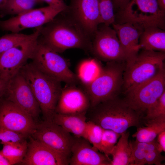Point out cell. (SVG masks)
<instances>
[{
  "label": "cell",
  "instance_id": "obj_1",
  "mask_svg": "<svg viewBox=\"0 0 165 165\" xmlns=\"http://www.w3.org/2000/svg\"><path fill=\"white\" fill-rule=\"evenodd\" d=\"M38 39L59 53L73 48L91 53V38L64 12L42 27Z\"/></svg>",
  "mask_w": 165,
  "mask_h": 165
},
{
  "label": "cell",
  "instance_id": "obj_29",
  "mask_svg": "<svg viewBox=\"0 0 165 165\" xmlns=\"http://www.w3.org/2000/svg\"><path fill=\"white\" fill-rule=\"evenodd\" d=\"M102 24L108 26L115 23V17L112 0H99Z\"/></svg>",
  "mask_w": 165,
  "mask_h": 165
},
{
  "label": "cell",
  "instance_id": "obj_33",
  "mask_svg": "<svg viewBox=\"0 0 165 165\" xmlns=\"http://www.w3.org/2000/svg\"><path fill=\"white\" fill-rule=\"evenodd\" d=\"M158 150L157 147L152 149L147 152L145 158L144 164L162 165V162L165 157Z\"/></svg>",
  "mask_w": 165,
  "mask_h": 165
},
{
  "label": "cell",
  "instance_id": "obj_23",
  "mask_svg": "<svg viewBox=\"0 0 165 165\" xmlns=\"http://www.w3.org/2000/svg\"><path fill=\"white\" fill-rule=\"evenodd\" d=\"M96 58L81 61L77 69V75L83 86L90 84L98 75L102 68Z\"/></svg>",
  "mask_w": 165,
  "mask_h": 165
},
{
  "label": "cell",
  "instance_id": "obj_39",
  "mask_svg": "<svg viewBox=\"0 0 165 165\" xmlns=\"http://www.w3.org/2000/svg\"><path fill=\"white\" fill-rule=\"evenodd\" d=\"M0 165H10L8 160L0 153Z\"/></svg>",
  "mask_w": 165,
  "mask_h": 165
},
{
  "label": "cell",
  "instance_id": "obj_7",
  "mask_svg": "<svg viewBox=\"0 0 165 165\" xmlns=\"http://www.w3.org/2000/svg\"><path fill=\"white\" fill-rule=\"evenodd\" d=\"M42 26L35 28L24 40L0 54V78L8 82L19 72L29 59H31Z\"/></svg>",
  "mask_w": 165,
  "mask_h": 165
},
{
  "label": "cell",
  "instance_id": "obj_16",
  "mask_svg": "<svg viewBox=\"0 0 165 165\" xmlns=\"http://www.w3.org/2000/svg\"><path fill=\"white\" fill-rule=\"evenodd\" d=\"M90 106L88 96L84 89L75 85L62 88L56 108V113L64 115L86 113Z\"/></svg>",
  "mask_w": 165,
  "mask_h": 165
},
{
  "label": "cell",
  "instance_id": "obj_3",
  "mask_svg": "<svg viewBox=\"0 0 165 165\" xmlns=\"http://www.w3.org/2000/svg\"><path fill=\"white\" fill-rule=\"evenodd\" d=\"M19 72L30 86L44 120L53 121L62 88L61 82L40 71L32 62L27 63Z\"/></svg>",
  "mask_w": 165,
  "mask_h": 165
},
{
  "label": "cell",
  "instance_id": "obj_28",
  "mask_svg": "<svg viewBox=\"0 0 165 165\" xmlns=\"http://www.w3.org/2000/svg\"><path fill=\"white\" fill-rule=\"evenodd\" d=\"M120 136V134L112 130L103 129L101 143V152L109 156Z\"/></svg>",
  "mask_w": 165,
  "mask_h": 165
},
{
  "label": "cell",
  "instance_id": "obj_36",
  "mask_svg": "<svg viewBox=\"0 0 165 165\" xmlns=\"http://www.w3.org/2000/svg\"><path fill=\"white\" fill-rule=\"evenodd\" d=\"M131 0H112L114 7L123 9L129 3Z\"/></svg>",
  "mask_w": 165,
  "mask_h": 165
},
{
  "label": "cell",
  "instance_id": "obj_12",
  "mask_svg": "<svg viewBox=\"0 0 165 165\" xmlns=\"http://www.w3.org/2000/svg\"><path fill=\"white\" fill-rule=\"evenodd\" d=\"M3 99L14 104L34 119L41 112L30 86L20 72L8 82Z\"/></svg>",
  "mask_w": 165,
  "mask_h": 165
},
{
  "label": "cell",
  "instance_id": "obj_9",
  "mask_svg": "<svg viewBox=\"0 0 165 165\" xmlns=\"http://www.w3.org/2000/svg\"><path fill=\"white\" fill-rule=\"evenodd\" d=\"M91 53L97 59L107 62H126L128 59L115 30L104 24L98 27L92 38Z\"/></svg>",
  "mask_w": 165,
  "mask_h": 165
},
{
  "label": "cell",
  "instance_id": "obj_4",
  "mask_svg": "<svg viewBox=\"0 0 165 165\" xmlns=\"http://www.w3.org/2000/svg\"><path fill=\"white\" fill-rule=\"evenodd\" d=\"M165 52L143 50L125 62L122 87L126 92L165 69Z\"/></svg>",
  "mask_w": 165,
  "mask_h": 165
},
{
  "label": "cell",
  "instance_id": "obj_2",
  "mask_svg": "<svg viewBox=\"0 0 165 165\" xmlns=\"http://www.w3.org/2000/svg\"><path fill=\"white\" fill-rule=\"evenodd\" d=\"M86 116L87 121L120 134L131 127L141 126L144 120L143 115L132 108L123 99L118 97L90 107Z\"/></svg>",
  "mask_w": 165,
  "mask_h": 165
},
{
  "label": "cell",
  "instance_id": "obj_21",
  "mask_svg": "<svg viewBox=\"0 0 165 165\" xmlns=\"http://www.w3.org/2000/svg\"><path fill=\"white\" fill-rule=\"evenodd\" d=\"M129 132L120 134L111 155L112 156L111 165H134L131 141H129Z\"/></svg>",
  "mask_w": 165,
  "mask_h": 165
},
{
  "label": "cell",
  "instance_id": "obj_6",
  "mask_svg": "<svg viewBox=\"0 0 165 165\" xmlns=\"http://www.w3.org/2000/svg\"><path fill=\"white\" fill-rule=\"evenodd\" d=\"M59 53L38 38L31 62L47 75L66 84L76 85L80 82L77 75L70 69L68 61Z\"/></svg>",
  "mask_w": 165,
  "mask_h": 165
},
{
  "label": "cell",
  "instance_id": "obj_25",
  "mask_svg": "<svg viewBox=\"0 0 165 165\" xmlns=\"http://www.w3.org/2000/svg\"><path fill=\"white\" fill-rule=\"evenodd\" d=\"M36 4L32 0H7L4 8L0 11V16L17 15L33 9Z\"/></svg>",
  "mask_w": 165,
  "mask_h": 165
},
{
  "label": "cell",
  "instance_id": "obj_13",
  "mask_svg": "<svg viewBox=\"0 0 165 165\" xmlns=\"http://www.w3.org/2000/svg\"><path fill=\"white\" fill-rule=\"evenodd\" d=\"M63 12L92 39L102 24L99 0H72Z\"/></svg>",
  "mask_w": 165,
  "mask_h": 165
},
{
  "label": "cell",
  "instance_id": "obj_14",
  "mask_svg": "<svg viewBox=\"0 0 165 165\" xmlns=\"http://www.w3.org/2000/svg\"><path fill=\"white\" fill-rule=\"evenodd\" d=\"M36 124L32 117L13 102L0 100V127L29 136Z\"/></svg>",
  "mask_w": 165,
  "mask_h": 165
},
{
  "label": "cell",
  "instance_id": "obj_41",
  "mask_svg": "<svg viewBox=\"0 0 165 165\" xmlns=\"http://www.w3.org/2000/svg\"><path fill=\"white\" fill-rule=\"evenodd\" d=\"M32 0L33 1L35 2L36 3H42V2H43L42 0Z\"/></svg>",
  "mask_w": 165,
  "mask_h": 165
},
{
  "label": "cell",
  "instance_id": "obj_27",
  "mask_svg": "<svg viewBox=\"0 0 165 165\" xmlns=\"http://www.w3.org/2000/svg\"><path fill=\"white\" fill-rule=\"evenodd\" d=\"M103 130V129L98 125L92 122L87 121L86 130L83 137L100 152Z\"/></svg>",
  "mask_w": 165,
  "mask_h": 165
},
{
  "label": "cell",
  "instance_id": "obj_10",
  "mask_svg": "<svg viewBox=\"0 0 165 165\" xmlns=\"http://www.w3.org/2000/svg\"><path fill=\"white\" fill-rule=\"evenodd\" d=\"M31 136L70 159L75 136L53 121L43 120L37 123Z\"/></svg>",
  "mask_w": 165,
  "mask_h": 165
},
{
  "label": "cell",
  "instance_id": "obj_24",
  "mask_svg": "<svg viewBox=\"0 0 165 165\" xmlns=\"http://www.w3.org/2000/svg\"><path fill=\"white\" fill-rule=\"evenodd\" d=\"M28 147L26 139L19 142L3 145L0 153L10 165L20 163L24 158Z\"/></svg>",
  "mask_w": 165,
  "mask_h": 165
},
{
  "label": "cell",
  "instance_id": "obj_31",
  "mask_svg": "<svg viewBox=\"0 0 165 165\" xmlns=\"http://www.w3.org/2000/svg\"><path fill=\"white\" fill-rule=\"evenodd\" d=\"M165 117V92L147 110L144 119Z\"/></svg>",
  "mask_w": 165,
  "mask_h": 165
},
{
  "label": "cell",
  "instance_id": "obj_8",
  "mask_svg": "<svg viewBox=\"0 0 165 165\" xmlns=\"http://www.w3.org/2000/svg\"><path fill=\"white\" fill-rule=\"evenodd\" d=\"M164 92L165 69L126 92L123 99L132 108L143 116Z\"/></svg>",
  "mask_w": 165,
  "mask_h": 165
},
{
  "label": "cell",
  "instance_id": "obj_35",
  "mask_svg": "<svg viewBox=\"0 0 165 165\" xmlns=\"http://www.w3.org/2000/svg\"><path fill=\"white\" fill-rule=\"evenodd\" d=\"M157 148L160 152H165V130L160 133L157 137L156 140Z\"/></svg>",
  "mask_w": 165,
  "mask_h": 165
},
{
  "label": "cell",
  "instance_id": "obj_30",
  "mask_svg": "<svg viewBox=\"0 0 165 165\" xmlns=\"http://www.w3.org/2000/svg\"><path fill=\"white\" fill-rule=\"evenodd\" d=\"M29 35L19 33H12L0 37V54L15 46Z\"/></svg>",
  "mask_w": 165,
  "mask_h": 165
},
{
  "label": "cell",
  "instance_id": "obj_37",
  "mask_svg": "<svg viewBox=\"0 0 165 165\" xmlns=\"http://www.w3.org/2000/svg\"><path fill=\"white\" fill-rule=\"evenodd\" d=\"M7 82L0 78V100L4 98Z\"/></svg>",
  "mask_w": 165,
  "mask_h": 165
},
{
  "label": "cell",
  "instance_id": "obj_15",
  "mask_svg": "<svg viewBox=\"0 0 165 165\" xmlns=\"http://www.w3.org/2000/svg\"><path fill=\"white\" fill-rule=\"evenodd\" d=\"M26 155L20 164L25 165H66L69 158L29 136Z\"/></svg>",
  "mask_w": 165,
  "mask_h": 165
},
{
  "label": "cell",
  "instance_id": "obj_20",
  "mask_svg": "<svg viewBox=\"0 0 165 165\" xmlns=\"http://www.w3.org/2000/svg\"><path fill=\"white\" fill-rule=\"evenodd\" d=\"M139 42L143 50L165 52V31L157 27L147 28L142 31Z\"/></svg>",
  "mask_w": 165,
  "mask_h": 165
},
{
  "label": "cell",
  "instance_id": "obj_18",
  "mask_svg": "<svg viewBox=\"0 0 165 165\" xmlns=\"http://www.w3.org/2000/svg\"><path fill=\"white\" fill-rule=\"evenodd\" d=\"M112 25L128 60L136 55L141 49L139 41L142 31L129 23H115Z\"/></svg>",
  "mask_w": 165,
  "mask_h": 165
},
{
  "label": "cell",
  "instance_id": "obj_40",
  "mask_svg": "<svg viewBox=\"0 0 165 165\" xmlns=\"http://www.w3.org/2000/svg\"><path fill=\"white\" fill-rule=\"evenodd\" d=\"M7 0H0V11L4 8Z\"/></svg>",
  "mask_w": 165,
  "mask_h": 165
},
{
  "label": "cell",
  "instance_id": "obj_26",
  "mask_svg": "<svg viewBox=\"0 0 165 165\" xmlns=\"http://www.w3.org/2000/svg\"><path fill=\"white\" fill-rule=\"evenodd\" d=\"M134 165H144L145 158L150 150L157 147L156 139L149 142H131Z\"/></svg>",
  "mask_w": 165,
  "mask_h": 165
},
{
  "label": "cell",
  "instance_id": "obj_38",
  "mask_svg": "<svg viewBox=\"0 0 165 165\" xmlns=\"http://www.w3.org/2000/svg\"><path fill=\"white\" fill-rule=\"evenodd\" d=\"M160 9L165 12V0H156Z\"/></svg>",
  "mask_w": 165,
  "mask_h": 165
},
{
  "label": "cell",
  "instance_id": "obj_22",
  "mask_svg": "<svg viewBox=\"0 0 165 165\" xmlns=\"http://www.w3.org/2000/svg\"><path fill=\"white\" fill-rule=\"evenodd\" d=\"M144 126L137 127L132 135L139 142H149L155 140L158 135L165 130V117L145 120Z\"/></svg>",
  "mask_w": 165,
  "mask_h": 165
},
{
  "label": "cell",
  "instance_id": "obj_17",
  "mask_svg": "<svg viewBox=\"0 0 165 165\" xmlns=\"http://www.w3.org/2000/svg\"><path fill=\"white\" fill-rule=\"evenodd\" d=\"M109 156L82 137H75L69 160L71 165H111Z\"/></svg>",
  "mask_w": 165,
  "mask_h": 165
},
{
  "label": "cell",
  "instance_id": "obj_11",
  "mask_svg": "<svg viewBox=\"0 0 165 165\" xmlns=\"http://www.w3.org/2000/svg\"><path fill=\"white\" fill-rule=\"evenodd\" d=\"M62 12L49 6L33 8L6 20H0V28L12 33H19L25 29L42 26Z\"/></svg>",
  "mask_w": 165,
  "mask_h": 165
},
{
  "label": "cell",
  "instance_id": "obj_32",
  "mask_svg": "<svg viewBox=\"0 0 165 165\" xmlns=\"http://www.w3.org/2000/svg\"><path fill=\"white\" fill-rule=\"evenodd\" d=\"M28 137L0 126V144L3 145L21 142Z\"/></svg>",
  "mask_w": 165,
  "mask_h": 165
},
{
  "label": "cell",
  "instance_id": "obj_19",
  "mask_svg": "<svg viewBox=\"0 0 165 165\" xmlns=\"http://www.w3.org/2000/svg\"><path fill=\"white\" fill-rule=\"evenodd\" d=\"M86 113L64 115L56 113L53 121L77 138H83L87 125Z\"/></svg>",
  "mask_w": 165,
  "mask_h": 165
},
{
  "label": "cell",
  "instance_id": "obj_34",
  "mask_svg": "<svg viewBox=\"0 0 165 165\" xmlns=\"http://www.w3.org/2000/svg\"><path fill=\"white\" fill-rule=\"evenodd\" d=\"M46 2L48 6L55 8L61 10L63 12L68 8L67 6L63 0H42Z\"/></svg>",
  "mask_w": 165,
  "mask_h": 165
},
{
  "label": "cell",
  "instance_id": "obj_5",
  "mask_svg": "<svg viewBox=\"0 0 165 165\" xmlns=\"http://www.w3.org/2000/svg\"><path fill=\"white\" fill-rule=\"evenodd\" d=\"M125 62H107L97 77L83 86L90 101V107L117 97L122 89Z\"/></svg>",
  "mask_w": 165,
  "mask_h": 165
}]
</instances>
